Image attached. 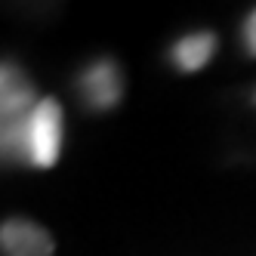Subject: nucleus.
<instances>
[{
  "instance_id": "nucleus-6",
  "label": "nucleus",
  "mask_w": 256,
  "mask_h": 256,
  "mask_svg": "<svg viewBox=\"0 0 256 256\" xmlns=\"http://www.w3.org/2000/svg\"><path fill=\"white\" fill-rule=\"evenodd\" d=\"M241 40H244V50L250 56H256V10L244 19V28H241Z\"/></svg>"
},
{
  "instance_id": "nucleus-1",
  "label": "nucleus",
  "mask_w": 256,
  "mask_h": 256,
  "mask_svg": "<svg viewBox=\"0 0 256 256\" xmlns=\"http://www.w3.org/2000/svg\"><path fill=\"white\" fill-rule=\"evenodd\" d=\"M38 105L40 99L25 71L6 62L0 71V133H4V158L12 164H22V142Z\"/></svg>"
},
{
  "instance_id": "nucleus-2",
  "label": "nucleus",
  "mask_w": 256,
  "mask_h": 256,
  "mask_svg": "<svg viewBox=\"0 0 256 256\" xmlns=\"http://www.w3.org/2000/svg\"><path fill=\"white\" fill-rule=\"evenodd\" d=\"M59 152H62V108L56 99L46 96L31 114L28 133L22 142V160L46 170L59 160Z\"/></svg>"
},
{
  "instance_id": "nucleus-4",
  "label": "nucleus",
  "mask_w": 256,
  "mask_h": 256,
  "mask_svg": "<svg viewBox=\"0 0 256 256\" xmlns=\"http://www.w3.org/2000/svg\"><path fill=\"white\" fill-rule=\"evenodd\" d=\"M0 247H4V256H56L52 234L44 226L22 219V216H12L4 222Z\"/></svg>"
},
{
  "instance_id": "nucleus-7",
  "label": "nucleus",
  "mask_w": 256,
  "mask_h": 256,
  "mask_svg": "<svg viewBox=\"0 0 256 256\" xmlns=\"http://www.w3.org/2000/svg\"><path fill=\"white\" fill-rule=\"evenodd\" d=\"M253 99H256V96H253Z\"/></svg>"
},
{
  "instance_id": "nucleus-5",
  "label": "nucleus",
  "mask_w": 256,
  "mask_h": 256,
  "mask_svg": "<svg viewBox=\"0 0 256 256\" xmlns=\"http://www.w3.org/2000/svg\"><path fill=\"white\" fill-rule=\"evenodd\" d=\"M216 34L213 31H198V34H186L179 38L170 50V59L179 71H200L216 52Z\"/></svg>"
},
{
  "instance_id": "nucleus-3",
  "label": "nucleus",
  "mask_w": 256,
  "mask_h": 256,
  "mask_svg": "<svg viewBox=\"0 0 256 256\" xmlns=\"http://www.w3.org/2000/svg\"><path fill=\"white\" fill-rule=\"evenodd\" d=\"M80 93H84V102L93 108V112L114 108L124 96V74H120L118 62L114 59L93 62L80 78Z\"/></svg>"
}]
</instances>
